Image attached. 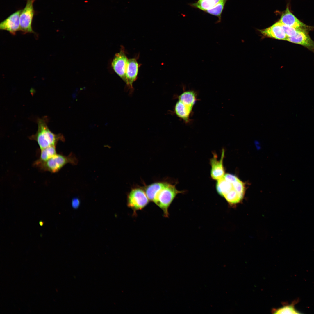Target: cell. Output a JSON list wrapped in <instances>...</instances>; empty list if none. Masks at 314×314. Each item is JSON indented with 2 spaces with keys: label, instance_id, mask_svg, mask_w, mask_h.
<instances>
[{
  "label": "cell",
  "instance_id": "1",
  "mask_svg": "<svg viewBox=\"0 0 314 314\" xmlns=\"http://www.w3.org/2000/svg\"><path fill=\"white\" fill-rule=\"evenodd\" d=\"M150 201L154 203L163 212V216L168 217V209L179 193L175 185L167 182H157L145 186L144 188Z\"/></svg>",
  "mask_w": 314,
  "mask_h": 314
},
{
  "label": "cell",
  "instance_id": "2",
  "mask_svg": "<svg viewBox=\"0 0 314 314\" xmlns=\"http://www.w3.org/2000/svg\"><path fill=\"white\" fill-rule=\"evenodd\" d=\"M36 121L37 131L35 134L29 138L37 142L40 150L51 146L56 145L59 141L63 140L62 135L55 134L49 129L47 125L48 119L47 117L38 118Z\"/></svg>",
  "mask_w": 314,
  "mask_h": 314
},
{
  "label": "cell",
  "instance_id": "3",
  "mask_svg": "<svg viewBox=\"0 0 314 314\" xmlns=\"http://www.w3.org/2000/svg\"><path fill=\"white\" fill-rule=\"evenodd\" d=\"M78 162L74 154L71 152L67 156L57 154L45 161L41 162L37 160L33 163V165L41 171L54 173L58 172L68 163L76 165Z\"/></svg>",
  "mask_w": 314,
  "mask_h": 314
},
{
  "label": "cell",
  "instance_id": "4",
  "mask_svg": "<svg viewBox=\"0 0 314 314\" xmlns=\"http://www.w3.org/2000/svg\"><path fill=\"white\" fill-rule=\"evenodd\" d=\"M216 189L219 194L231 205L239 203L244 196L238 192L232 182L226 180L224 177L217 181Z\"/></svg>",
  "mask_w": 314,
  "mask_h": 314
},
{
  "label": "cell",
  "instance_id": "5",
  "mask_svg": "<svg viewBox=\"0 0 314 314\" xmlns=\"http://www.w3.org/2000/svg\"><path fill=\"white\" fill-rule=\"evenodd\" d=\"M149 202L144 188H132L127 195V205L133 210L135 215L137 211L145 208Z\"/></svg>",
  "mask_w": 314,
  "mask_h": 314
},
{
  "label": "cell",
  "instance_id": "6",
  "mask_svg": "<svg viewBox=\"0 0 314 314\" xmlns=\"http://www.w3.org/2000/svg\"><path fill=\"white\" fill-rule=\"evenodd\" d=\"M34 1L35 0H26V6L20 15V30L24 33H34L32 23L35 14L33 7Z\"/></svg>",
  "mask_w": 314,
  "mask_h": 314
},
{
  "label": "cell",
  "instance_id": "7",
  "mask_svg": "<svg viewBox=\"0 0 314 314\" xmlns=\"http://www.w3.org/2000/svg\"><path fill=\"white\" fill-rule=\"evenodd\" d=\"M128 59L124 49L122 47L120 51L115 55L112 62V66L115 72L126 83V73Z\"/></svg>",
  "mask_w": 314,
  "mask_h": 314
},
{
  "label": "cell",
  "instance_id": "8",
  "mask_svg": "<svg viewBox=\"0 0 314 314\" xmlns=\"http://www.w3.org/2000/svg\"><path fill=\"white\" fill-rule=\"evenodd\" d=\"M22 10L15 11L0 23V29L6 30L13 35L20 30L19 17Z\"/></svg>",
  "mask_w": 314,
  "mask_h": 314
},
{
  "label": "cell",
  "instance_id": "9",
  "mask_svg": "<svg viewBox=\"0 0 314 314\" xmlns=\"http://www.w3.org/2000/svg\"><path fill=\"white\" fill-rule=\"evenodd\" d=\"M286 40L301 45L314 51V42L310 37L306 29H299L295 35L288 37Z\"/></svg>",
  "mask_w": 314,
  "mask_h": 314
},
{
  "label": "cell",
  "instance_id": "10",
  "mask_svg": "<svg viewBox=\"0 0 314 314\" xmlns=\"http://www.w3.org/2000/svg\"><path fill=\"white\" fill-rule=\"evenodd\" d=\"M137 59L135 58L128 59L126 70V83L131 92L134 89L133 84L137 79L139 68L140 66Z\"/></svg>",
  "mask_w": 314,
  "mask_h": 314
},
{
  "label": "cell",
  "instance_id": "11",
  "mask_svg": "<svg viewBox=\"0 0 314 314\" xmlns=\"http://www.w3.org/2000/svg\"><path fill=\"white\" fill-rule=\"evenodd\" d=\"M224 151V149H223L221 158L219 160H217V155L215 153H213V157L210 159L211 166L210 175L212 178L214 180H218L223 178L225 174L223 165Z\"/></svg>",
  "mask_w": 314,
  "mask_h": 314
},
{
  "label": "cell",
  "instance_id": "12",
  "mask_svg": "<svg viewBox=\"0 0 314 314\" xmlns=\"http://www.w3.org/2000/svg\"><path fill=\"white\" fill-rule=\"evenodd\" d=\"M281 24L296 28L306 29L308 26L299 20L290 11L287 7L279 21Z\"/></svg>",
  "mask_w": 314,
  "mask_h": 314
},
{
  "label": "cell",
  "instance_id": "13",
  "mask_svg": "<svg viewBox=\"0 0 314 314\" xmlns=\"http://www.w3.org/2000/svg\"><path fill=\"white\" fill-rule=\"evenodd\" d=\"M260 31L263 35L267 37L286 40L288 38L283 29L278 22L271 26Z\"/></svg>",
  "mask_w": 314,
  "mask_h": 314
},
{
  "label": "cell",
  "instance_id": "14",
  "mask_svg": "<svg viewBox=\"0 0 314 314\" xmlns=\"http://www.w3.org/2000/svg\"><path fill=\"white\" fill-rule=\"evenodd\" d=\"M192 110L179 100L177 102L174 107V112L177 116L186 122L189 121Z\"/></svg>",
  "mask_w": 314,
  "mask_h": 314
},
{
  "label": "cell",
  "instance_id": "15",
  "mask_svg": "<svg viewBox=\"0 0 314 314\" xmlns=\"http://www.w3.org/2000/svg\"><path fill=\"white\" fill-rule=\"evenodd\" d=\"M179 100L191 109L196 101L195 93L192 90L184 91L178 97Z\"/></svg>",
  "mask_w": 314,
  "mask_h": 314
},
{
  "label": "cell",
  "instance_id": "16",
  "mask_svg": "<svg viewBox=\"0 0 314 314\" xmlns=\"http://www.w3.org/2000/svg\"><path fill=\"white\" fill-rule=\"evenodd\" d=\"M222 0H198L197 2L189 4L191 7L204 12L212 8Z\"/></svg>",
  "mask_w": 314,
  "mask_h": 314
},
{
  "label": "cell",
  "instance_id": "17",
  "mask_svg": "<svg viewBox=\"0 0 314 314\" xmlns=\"http://www.w3.org/2000/svg\"><path fill=\"white\" fill-rule=\"evenodd\" d=\"M299 301V300H294L290 304H283V306L278 308H274L272 310V313L275 314H301V313L297 310L295 308V305Z\"/></svg>",
  "mask_w": 314,
  "mask_h": 314
},
{
  "label": "cell",
  "instance_id": "18",
  "mask_svg": "<svg viewBox=\"0 0 314 314\" xmlns=\"http://www.w3.org/2000/svg\"><path fill=\"white\" fill-rule=\"evenodd\" d=\"M56 146H51L40 150L39 158L37 160L41 162L45 161L57 154Z\"/></svg>",
  "mask_w": 314,
  "mask_h": 314
},
{
  "label": "cell",
  "instance_id": "19",
  "mask_svg": "<svg viewBox=\"0 0 314 314\" xmlns=\"http://www.w3.org/2000/svg\"><path fill=\"white\" fill-rule=\"evenodd\" d=\"M227 0H222L212 9L206 10L205 12L210 14L217 16L218 20L217 23L221 21V14L223 10Z\"/></svg>",
  "mask_w": 314,
  "mask_h": 314
},
{
  "label": "cell",
  "instance_id": "20",
  "mask_svg": "<svg viewBox=\"0 0 314 314\" xmlns=\"http://www.w3.org/2000/svg\"><path fill=\"white\" fill-rule=\"evenodd\" d=\"M278 22L283 27L288 37H292L295 35L299 29L287 26L281 24L279 21Z\"/></svg>",
  "mask_w": 314,
  "mask_h": 314
},
{
  "label": "cell",
  "instance_id": "21",
  "mask_svg": "<svg viewBox=\"0 0 314 314\" xmlns=\"http://www.w3.org/2000/svg\"><path fill=\"white\" fill-rule=\"evenodd\" d=\"M80 203V200L78 198L76 197L73 198L72 201V207L74 209L77 208L79 206Z\"/></svg>",
  "mask_w": 314,
  "mask_h": 314
},
{
  "label": "cell",
  "instance_id": "22",
  "mask_svg": "<svg viewBox=\"0 0 314 314\" xmlns=\"http://www.w3.org/2000/svg\"><path fill=\"white\" fill-rule=\"evenodd\" d=\"M42 224H43V223H42V222H40V225H41V224H42Z\"/></svg>",
  "mask_w": 314,
  "mask_h": 314
}]
</instances>
